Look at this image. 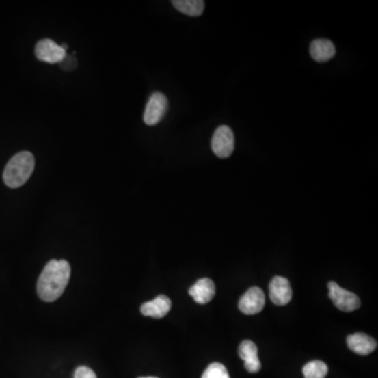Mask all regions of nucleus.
<instances>
[{
  "label": "nucleus",
  "mask_w": 378,
  "mask_h": 378,
  "mask_svg": "<svg viewBox=\"0 0 378 378\" xmlns=\"http://www.w3.org/2000/svg\"><path fill=\"white\" fill-rule=\"evenodd\" d=\"M70 278V266L68 260H50L41 272L37 283L39 297L46 303L57 301L64 295Z\"/></svg>",
  "instance_id": "1"
},
{
  "label": "nucleus",
  "mask_w": 378,
  "mask_h": 378,
  "mask_svg": "<svg viewBox=\"0 0 378 378\" xmlns=\"http://www.w3.org/2000/svg\"><path fill=\"white\" fill-rule=\"evenodd\" d=\"M35 168V158L30 152L15 154L8 162L3 172V181L10 188H18L30 179Z\"/></svg>",
  "instance_id": "2"
},
{
  "label": "nucleus",
  "mask_w": 378,
  "mask_h": 378,
  "mask_svg": "<svg viewBox=\"0 0 378 378\" xmlns=\"http://www.w3.org/2000/svg\"><path fill=\"white\" fill-rule=\"evenodd\" d=\"M329 297L336 308L344 312H352L360 307V299L355 293L338 286L336 282H329Z\"/></svg>",
  "instance_id": "3"
},
{
  "label": "nucleus",
  "mask_w": 378,
  "mask_h": 378,
  "mask_svg": "<svg viewBox=\"0 0 378 378\" xmlns=\"http://www.w3.org/2000/svg\"><path fill=\"white\" fill-rule=\"evenodd\" d=\"M211 150L217 158L225 159L234 150V135L230 127L221 125L215 131L211 139Z\"/></svg>",
  "instance_id": "4"
},
{
  "label": "nucleus",
  "mask_w": 378,
  "mask_h": 378,
  "mask_svg": "<svg viewBox=\"0 0 378 378\" xmlns=\"http://www.w3.org/2000/svg\"><path fill=\"white\" fill-rule=\"evenodd\" d=\"M168 109V100L161 92H156L150 96L145 107L143 120L148 126L158 124L164 118Z\"/></svg>",
  "instance_id": "5"
},
{
  "label": "nucleus",
  "mask_w": 378,
  "mask_h": 378,
  "mask_svg": "<svg viewBox=\"0 0 378 378\" xmlns=\"http://www.w3.org/2000/svg\"><path fill=\"white\" fill-rule=\"evenodd\" d=\"M35 55L40 62L48 64H60L66 58V51L52 39L44 38L35 46Z\"/></svg>",
  "instance_id": "6"
},
{
  "label": "nucleus",
  "mask_w": 378,
  "mask_h": 378,
  "mask_svg": "<svg viewBox=\"0 0 378 378\" xmlns=\"http://www.w3.org/2000/svg\"><path fill=\"white\" fill-rule=\"evenodd\" d=\"M265 295L263 290L258 287H252L247 290L239 301V309L246 315H254L260 313L265 307Z\"/></svg>",
  "instance_id": "7"
},
{
  "label": "nucleus",
  "mask_w": 378,
  "mask_h": 378,
  "mask_svg": "<svg viewBox=\"0 0 378 378\" xmlns=\"http://www.w3.org/2000/svg\"><path fill=\"white\" fill-rule=\"evenodd\" d=\"M269 297L276 306H285L293 299L289 281L284 276H275L269 284Z\"/></svg>",
  "instance_id": "8"
},
{
  "label": "nucleus",
  "mask_w": 378,
  "mask_h": 378,
  "mask_svg": "<svg viewBox=\"0 0 378 378\" xmlns=\"http://www.w3.org/2000/svg\"><path fill=\"white\" fill-rule=\"evenodd\" d=\"M347 345L354 353L365 356L374 352L377 342L366 333L357 332L347 336Z\"/></svg>",
  "instance_id": "9"
},
{
  "label": "nucleus",
  "mask_w": 378,
  "mask_h": 378,
  "mask_svg": "<svg viewBox=\"0 0 378 378\" xmlns=\"http://www.w3.org/2000/svg\"><path fill=\"white\" fill-rule=\"evenodd\" d=\"M239 355L244 360V367L249 373H258L262 368L258 355V347L252 340H243L239 347Z\"/></svg>",
  "instance_id": "10"
},
{
  "label": "nucleus",
  "mask_w": 378,
  "mask_h": 378,
  "mask_svg": "<svg viewBox=\"0 0 378 378\" xmlns=\"http://www.w3.org/2000/svg\"><path fill=\"white\" fill-rule=\"evenodd\" d=\"M172 308V301L166 295H159L152 301L143 303L141 306V313L144 316L162 319L167 315Z\"/></svg>",
  "instance_id": "11"
},
{
  "label": "nucleus",
  "mask_w": 378,
  "mask_h": 378,
  "mask_svg": "<svg viewBox=\"0 0 378 378\" xmlns=\"http://www.w3.org/2000/svg\"><path fill=\"white\" fill-rule=\"evenodd\" d=\"M188 293H189L191 297H193L195 303L205 305V303H208L215 297V283L211 279H207V278L199 280L193 287H191V289L188 290Z\"/></svg>",
  "instance_id": "12"
},
{
  "label": "nucleus",
  "mask_w": 378,
  "mask_h": 378,
  "mask_svg": "<svg viewBox=\"0 0 378 378\" xmlns=\"http://www.w3.org/2000/svg\"><path fill=\"white\" fill-rule=\"evenodd\" d=\"M336 46L328 39H315L310 44V55L316 62H327L336 56Z\"/></svg>",
  "instance_id": "13"
},
{
  "label": "nucleus",
  "mask_w": 378,
  "mask_h": 378,
  "mask_svg": "<svg viewBox=\"0 0 378 378\" xmlns=\"http://www.w3.org/2000/svg\"><path fill=\"white\" fill-rule=\"evenodd\" d=\"M172 3L178 11L191 17L201 16L205 9V3L202 0H174Z\"/></svg>",
  "instance_id": "14"
},
{
  "label": "nucleus",
  "mask_w": 378,
  "mask_h": 378,
  "mask_svg": "<svg viewBox=\"0 0 378 378\" xmlns=\"http://www.w3.org/2000/svg\"><path fill=\"white\" fill-rule=\"evenodd\" d=\"M305 378H325L328 374V366L322 360H312L303 366Z\"/></svg>",
  "instance_id": "15"
},
{
  "label": "nucleus",
  "mask_w": 378,
  "mask_h": 378,
  "mask_svg": "<svg viewBox=\"0 0 378 378\" xmlns=\"http://www.w3.org/2000/svg\"><path fill=\"white\" fill-rule=\"evenodd\" d=\"M202 378H230L226 367L220 362H213L207 367Z\"/></svg>",
  "instance_id": "16"
},
{
  "label": "nucleus",
  "mask_w": 378,
  "mask_h": 378,
  "mask_svg": "<svg viewBox=\"0 0 378 378\" xmlns=\"http://www.w3.org/2000/svg\"><path fill=\"white\" fill-rule=\"evenodd\" d=\"M74 378H97L95 372L93 370L90 369L89 367H78L75 371V375Z\"/></svg>",
  "instance_id": "17"
},
{
  "label": "nucleus",
  "mask_w": 378,
  "mask_h": 378,
  "mask_svg": "<svg viewBox=\"0 0 378 378\" xmlns=\"http://www.w3.org/2000/svg\"><path fill=\"white\" fill-rule=\"evenodd\" d=\"M139 378H158V377H154V376H148V377H139Z\"/></svg>",
  "instance_id": "18"
}]
</instances>
